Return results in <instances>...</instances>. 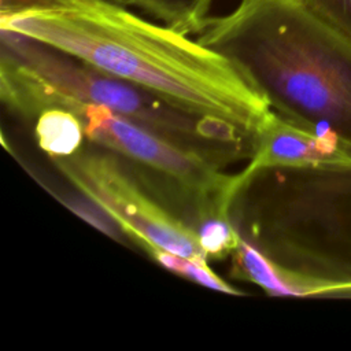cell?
<instances>
[{
  "instance_id": "1",
  "label": "cell",
  "mask_w": 351,
  "mask_h": 351,
  "mask_svg": "<svg viewBox=\"0 0 351 351\" xmlns=\"http://www.w3.org/2000/svg\"><path fill=\"white\" fill-rule=\"evenodd\" d=\"M0 29L69 53L195 118L233 125L251 140L273 110L230 59L117 0H1Z\"/></svg>"
},
{
  "instance_id": "2",
  "label": "cell",
  "mask_w": 351,
  "mask_h": 351,
  "mask_svg": "<svg viewBox=\"0 0 351 351\" xmlns=\"http://www.w3.org/2000/svg\"><path fill=\"white\" fill-rule=\"evenodd\" d=\"M197 40L241 67L273 111L351 148V40L302 0H239Z\"/></svg>"
},
{
  "instance_id": "3",
  "label": "cell",
  "mask_w": 351,
  "mask_h": 351,
  "mask_svg": "<svg viewBox=\"0 0 351 351\" xmlns=\"http://www.w3.org/2000/svg\"><path fill=\"white\" fill-rule=\"evenodd\" d=\"M250 181L258 247L241 237L233 273L271 296L351 292V159L270 167Z\"/></svg>"
},
{
  "instance_id": "4",
  "label": "cell",
  "mask_w": 351,
  "mask_h": 351,
  "mask_svg": "<svg viewBox=\"0 0 351 351\" xmlns=\"http://www.w3.org/2000/svg\"><path fill=\"white\" fill-rule=\"evenodd\" d=\"M10 95L15 112L25 119H36L44 110L55 107L74 112L92 143L122 158L143 184L156 196H165L167 206L195 230L210 218L230 219L239 191L237 174H226L214 160L107 107L52 93L26 70L16 73Z\"/></svg>"
},
{
  "instance_id": "5",
  "label": "cell",
  "mask_w": 351,
  "mask_h": 351,
  "mask_svg": "<svg viewBox=\"0 0 351 351\" xmlns=\"http://www.w3.org/2000/svg\"><path fill=\"white\" fill-rule=\"evenodd\" d=\"M0 32L1 51L15 58L49 92L107 107L221 166L243 154L250 156L251 138L233 125L195 118L154 93L56 48L11 30Z\"/></svg>"
},
{
  "instance_id": "6",
  "label": "cell",
  "mask_w": 351,
  "mask_h": 351,
  "mask_svg": "<svg viewBox=\"0 0 351 351\" xmlns=\"http://www.w3.org/2000/svg\"><path fill=\"white\" fill-rule=\"evenodd\" d=\"M60 174L106 213L143 250L156 247L177 255L208 261L199 236L134 174L118 155L100 147L52 158Z\"/></svg>"
},
{
  "instance_id": "7",
  "label": "cell",
  "mask_w": 351,
  "mask_h": 351,
  "mask_svg": "<svg viewBox=\"0 0 351 351\" xmlns=\"http://www.w3.org/2000/svg\"><path fill=\"white\" fill-rule=\"evenodd\" d=\"M344 159H351V148L339 138L299 125L271 110L252 136L250 162L237 174L239 191L259 170Z\"/></svg>"
},
{
  "instance_id": "8",
  "label": "cell",
  "mask_w": 351,
  "mask_h": 351,
  "mask_svg": "<svg viewBox=\"0 0 351 351\" xmlns=\"http://www.w3.org/2000/svg\"><path fill=\"white\" fill-rule=\"evenodd\" d=\"M38 147L51 158H67L82 148L85 136L78 117L64 108H48L34 119Z\"/></svg>"
},
{
  "instance_id": "9",
  "label": "cell",
  "mask_w": 351,
  "mask_h": 351,
  "mask_svg": "<svg viewBox=\"0 0 351 351\" xmlns=\"http://www.w3.org/2000/svg\"><path fill=\"white\" fill-rule=\"evenodd\" d=\"M136 7L156 21L186 34L200 33L210 16L213 0H117Z\"/></svg>"
},
{
  "instance_id": "10",
  "label": "cell",
  "mask_w": 351,
  "mask_h": 351,
  "mask_svg": "<svg viewBox=\"0 0 351 351\" xmlns=\"http://www.w3.org/2000/svg\"><path fill=\"white\" fill-rule=\"evenodd\" d=\"M156 263L163 266L165 269L188 278L199 285H203L210 289H215L219 292H225L229 295H243V292L237 288H233L230 284L218 277L207 265L206 261H199L193 258H186L182 255H177L156 247H148L144 250Z\"/></svg>"
},
{
  "instance_id": "11",
  "label": "cell",
  "mask_w": 351,
  "mask_h": 351,
  "mask_svg": "<svg viewBox=\"0 0 351 351\" xmlns=\"http://www.w3.org/2000/svg\"><path fill=\"white\" fill-rule=\"evenodd\" d=\"M196 233L208 259L230 255L241 240L232 219L226 218L206 219L197 225Z\"/></svg>"
},
{
  "instance_id": "12",
  "label": "cell",
  "mask_w": 351,
  "mask_h": 351,
  "mask_svg": "<svg viewBox=\"0 0 351 351\" xmlns=\"http://www.w3.org/2000/svg\"><path fill=\"white\" fill-rule=\"evenodd\" d=\"M332 29L351 40V0H302Z\"/></svg>"
}]
</instances>
